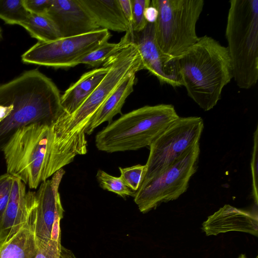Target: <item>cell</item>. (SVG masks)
I'll return each mask as SVG.
<instances>
[{
    "instance_id": "1",
    "label": "cell",
    "mask_w": 258,
    "mask_h": 258,
    "mask_svg": "<svg viewBox=\"0 0 258 258\" xmlns=\"http://www.w3.org/2000/svg\"><path fill=\"white\" fill-rule=\"evenodd\" d=\"M64 113L59 89L38 70L0 84V152L18 129L36 123L52 125Z\"/></svg>"
},
{
    "instance_id": "2",
    "label": "cell",
    "mask_w": 258,
    "mask_h": 258,
    "mask_svg": "<svg viewBox=\"0 0 258 258\" xmlns=\"http://www.w3.org/2000/svg\"><path fill=\"white\" fill-rule=\"evenodd\" d=\"M175 59L187 95L204 110L213 108L233 78L227 47L205 35Z\"/></svg>"
},
{
    "instance_id": "3",
    "label": "cell",
    "mask_w": 258,
    "mask_h": 258,
    "mask_svg": "<svg viewBox=\"0 0 258 258\" xmlns=\"http://www.w3.org/2000/svg\"><path fill=\"white\" fill-rule=\"evenodd\" d=\"M2 152L7 173L31 189L63 167L55 152L52 125L36 123L18 129Z\"/></svg>"
},
{
    "instance_id": "4",
    "label": "cell",
    "mask_w": 258,
    "mask_h": 258,
    "mask_svg": "<svg viewBox=\"0 0 258 258\" xmlns=\"http://www.w3.org/2000/svg\"><path fill=\"white\" fill-rule=\"evenodd\" d=\"M120 41L119 49L106 60L110 68L101 82L73 113L66 114L55 122L56 133L62 142L86 143V129L101 105L128 76L144 69L141 55L129 31Z\"/></svg>"
},
{
    "instance_id": "5",
    "label": "cell",
    "mask_w": 258,
    "mask_h": 258,
    "mask_svg": "<svg viewBox=\"0 0 258 258\" xmlns=\"http://www.w3.org/2000/svg\"><path fill=\"white\" fill-rule=\"evenodd\" d=\"M179 115L173 105H146L122 115L96 135L97 148L107 153L149 147Z\"/></svg>"
},
{
    "instance_id": "6",
    "label": "cell",
    "mask_w": 258,
    "mask_h": 258,
    "mask_svg": "<svg viewBox=\"0 0 258 258\" xmlns=\"http://www.w3.org/2000/svg\"><path fill=\"white\" fill-rule=\"evenodd\" d=\"M225 36L232 76L240 89L258 80V0H231Z\"/></svg>"
},
{
    "instance_id": "7",
    "label": "cell",
    "mask_w": 258,
    "mask_h": 258,
    "mask_svg": "<svg viewBox=\"0 0 258 258\" xmlns=\"http://www.w3.org/2000/svg\"><path fill=\"white\" fill-rule=\"evenodd\" d=\"M151 5L158 11L155 38L165 55L174 59L198 40L196 24L204 0H152Z\"/></svg>"
},
{
    "instance_id": "8",
    "label": "cell",
    "mask_w": 258,
    "mask_h": 258,
    "mask_svg": "<svg viewBox=\"0 0 258 258\" xmlns=\"http://www.w3.org/2000/svg\"><path fill=\"white\" fill-rule=\"evenodd\" d=\"M200 153L199 143L163 171L142 183L134 196L140 211L147 213L185 192L197 171Z\"/></svg>"
},
{
    "instance_id": "9",
    "label": "cell",
    "mask_w": 258,
    "mask_h": 258,
    "mask_svg": "<svg viewBox=\"0 0 258 258\" xmlns=\"http://www.w3.org/2000/svg\"><path fill=\"white\" fill-rule=\"evenodd\" d=\"M203 129L201 117L179 116L149 146L141 183L163 171L199 144Z\"/></svg>"
},
{
    "instance_id": "10",
    "label": "cell",
    "mask_w": 258,
    "mask_h": 258,
    "mask_svg": "<svg viewBox=\"0 0 258 258\" xmlns=\"http://www.w3.org/2000/svg\"><path fill=\"white\" fill-rule=\"evenodd\" d=\"M108 30L100 28L80 35L38 41L21 56L24 63L55 68L73 67L85 55L108 42Z\"/></svg>"
},
{
    "instance_id": "11",
    "label": "cell",
    "mask_w": 258,
    "mask_h": 258,
    "mask_svg": "<svg viewBox=\"0 0 258 258\" xmlns=\"http://www.w3.org/2000/svg\"><path fill=\"white\" fill-rule=\"evenodd\" d=\"M62 168L50 179L43 181L32 194V204L27 227L37 239L60 242V222L63 216L59 187L65 174Z\"/></svg>"
},
{
    "instance_id": "12",
    "label": "cell",
    "mask_w": 258,
    "mask_h": 258,
    "mask_svg": "<svg viewBox=\"0 0 258 258\" xmlns=\"http://www.w3.org/2000/svg\"><path fill=\"white\" fill-rule=\"evenodd\" d=\"M132 41L141 55L144 69L154 76L161 85L175 88L182 86L175 58H171L160 50L156 42L154 23H148L139 32L130 30Z\"/></svg>"
},
{
    "instance_id": "13",
    "label": "cell",
    "mask_w": 258,
    "mask_h": 258,
    "mask_svg": "<svg viewBox=\"0 0 258 258\" xmlns=\"http://www.w3.org/2000/svg\"><path fill=\"white\" fill-rule=\"evenodd\" d=\"M46 15L53 22L61 37L100 29L80 0H52Z\"/></svg>"
},
{
    "instance_id": "14",
    "label": "cell",
    "mask_w": 258,
    "mask_h": 258,
    "mask_svg": "<svg viewBox=\"0 0 258 258\" xmlns=\"http://www.w3.org/2000/svg\"><path fill=\"white\" fill-rule=\"evenodd\" d=\"M202 229L207 236L237 231L257 237V212L225 205L208 217L203 223Z\"/></svg>"
},
{
    "instance_id": "15",
    "label": "cell",
    "mask_w": 258,
    "mask_h": 258,
    "mask_svg": "<svg viewBox=\"0 0 258 258\" xmlns=\"http://www.w3.org/2000/svg\"><path fill=\"white\" fill-rule=\"evenodd\" d=\"M26 185L14 177L9 201L0 223V245L9 241L22 228L27 227L32 191H27Z\"/></svg>"
},
{
    "instance_id": "16",
    "label": "cell",
    "mask_w": 258,
    "mask_h": 258,
    "mask_svg": "<svg viewBox=\"0 0 258 258\" xmlns=\"http://www.w3.org/2000/svg\"><path fill=\"white\" fill-rule=\"evenodd\" d=\"M110 68L105 61L102 68L84 73L61 95V106L67 115L73 113L101 82Z\"/></svg>"
},
{
    "instance_id": "17",
    "label": "cell",
    "mask_w": 258,
    "mask_h": 258,
    "mask_svg": "<svg viewBox=\"0 0 258 258\" xmlns=\"http://www.w3.org/2000/svg\"><path fill=\"white\" fill-rule=\"evenodd\" d=\"M100 28L116 32L132 30L118 0H80Z\"/></svg>"
},
{
    "instance_id": "18",
    "label": "cell",
    "mask_w": 258,
    "mask_h": 258,
    "mask_svg": "<svg viewBox=\"0 0 258 258\" xmlns=\"http://www.w3.org/2000/svg\"><path fill=\"white\" fill-rule=\"evenodd\" d=\"M136 74L128 76L105 100L91 119L86 134L90 135L100 124L106 121L110 123L114 116L121 113L126 99L134 90Z\"/></svg>"
},
{
    "instance_id": "19",
    "label": "cell",
    "mask_w": 258,
    "mask_h": 258,
    "mask_svg": "<svg viewBox=\"0 0 258 258\" xmlns=\"http://www.w3.org/2000/svg\"><path fill=\"white\" fill-rule=\"evenodd\" d=\"M36 249L34 234L27 227H23L0 245V258H33Z\"/></svg>"
},
{
    "instance_id": "20",
    "label": "cell",
    "mask_w": 258,
    "mask_h": 258,
    "mask_svg": "<svg viewBox=\"0 0 258 258\" xmlns=\"http://www.w3.org/2000/svg\"><path fill=\"white\" fill-rule=\"evenodd\" d=\"M20 26L38 41L49 42L61 37L53 22L46 14L29 13Z\"/></svg>"
},
{
    "instance_id": "21",
    "label": "cell",
    "mask_w": 258,
    "mask_h": 258,
    "mask_svg": "<svg viewBox=\"0 0 258 258\" xmlns=\"http://www.w3.org/2000/svg\"><path fill=\"white\" fill-rule=\"evenodd\" d=\"M29 14L23 0H0V19L7 24L21 25Z\"/></svg>"
},
{
    "instance_id": "22",
    "label": "cell",
    "mask_w": 258,
    "mask_h": 258,
    "mask_svg": "<svg viewBox=\"0 0 258 258\" xmlns=\"http://www.w3.org/2000/svg\"><path fill=\"white\" fill-rule=\"evenodd\" d=\"M35 238L36 249L33 258H76L70 250L61 244V242Z\"/></svg>"
},
{
    "instance_id": "23",
    "label": "cell",
    "mask_w": 258,
    "mask_h": 258,
    "mask_svg": "<svg viewBox=\"0 0 258 258\" xmlns=\"http://www.w3.org/2000/svg\"><path fill=\"white\" fill-rule=\"evenodd\" d=\"M100 186L103 189L114 192L122 198L134 197L136 192L132 190L119 177L109 174L103 170H98L96 174Z\"/></svg>"
},
{
    "instance_id": "24",
    "label": "cell",
    "mask_w": 258,
    "mask_h": 258,
    "mask_svg": "<svg viewBox=\"0 0 258 258\" xmlns=\"http://www.w3.org/2000/svg\"><path fill=\"white\" fill-rule=\"evenodd\" d=\"M120 45V41L117 43L106 42L83 57L79 60V64L83 63L93 67L99 66L115 54Z\"/></svg>"
},
{
    "instance_id": "25",
    "label": "cell",
    "mask_w": 258,
    "mask_h": 258,
    "mask_svg": "<svg viewBox=\"0 0 258 258\" xmlns=\"http://www.w3.org/2000/svg\"><path fill=\"white\" fill-rule=\"evenodd\" d=\"M120 177L125 184L132 190L136 192L143 178L145 165L138 164L129 167H119Z\"/></svg>"
},
{
    "instance_id": "26",
    "label": "cell",
    "mask_w": 258,
    "mask_h": 258,
    "mask_svg": "<svg viewBox=\"0 0 258 258\" xmlns=\"http://www.w3.org/2000/svg\"><path fill=\"white\" fill-rule=\"evenodd\" d=\"M132 6V27L134 32H139L143 30L148 22L144 17L145 9L151 4L150 0H131Z\"/></svg>"
},
{
    "instance_id": "27",
    "label": "cell",
    "mask_w": 258,
    "mask_h": 258,
    "mask_svg": "<svg viewBox=\"0 0 258 258\" xmlns=\"http://www.w3.org/2000/svg\"><path fill=\"white\" fill-rule=\"evenodd\" d=\"M14 178L8 173L0 176V223L9 201Z\"/></svg>"
},
{
    "instance_id": "28",
    "label": "cell",
    "mask_w": 258,
    "mask_h": 258,
    "mask_svg": "<svg viewBox=\"0 0 258 258\" xmlns=\"http://www.w3.org/2000/svg\"><path fill=\"white\" fill-rule=\"evenodd\" d=\"M253 148L251 161V169L252 179V193L255 204H257V156H258V131L257 127L254 134Z\"/></svg>"
},
{
    "instance_id": "29",
    "label": "cell",
    "mask_w": 258,
    "mask_h": 258,
    "mask_svg": "<svg viewBox=\"0 0 258 258\" xmlns=\"http://www.w3.org/2000/svg\"><path fill=\"white\" fill-rule=\"evenodd\" d=\"M24 5L29 13L46 14L52 0H23Z\"/></svg>"
},
{
    "instance_id": "30",
    "label": "cell",
    "mask_w": 258,
    "mask_h": 258,
    "mask_svg": "<svg viewBox=\"0 0 258 258\" xmlns=\"http://www.w3.org/2000/svg\"><path fill=\"white\" fill-rule=\"evenodd\" d=\"M123 14L130 27H132V6L131 0H118Z\"/></svg>"
},
{
    "instance_id": "31",
    "label": "cell",
    "mask_w": 258,
    "mask_h": 258,
    "mask_svg": "<svg viewBox=\"0 0 258 258\" xmlns=\"http://www.w3.org/2000/svg\"><path fill=\"white\" fill-rule=\"evenodd\" d=\"M158 11L154 6L150 5L144 11V17L148 23H154L158 18Z\"/></svg>"
},
{
    "instance_id": "32",
    "label": "cell",
    "mask_w": 258,
    "mask_h": 258,
    "mask_svg": "<svg viewBox=\"0 0 258 258\" xmlns=\"http://www.w3.org/2000/svg\"><path fill=\"white\" fill-rule=\"evenodd\" d=\"M2 37V30H1V28H0V39Z\"/></svg>"
}]
</instances>
